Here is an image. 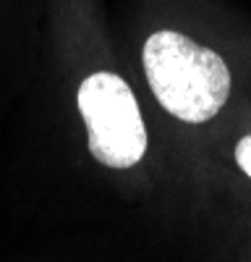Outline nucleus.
<instances>
[{
    "instance_id": "nucleus-2",
    "label": "nucleus",
    "mask_w": 251,
    "mask_h": 262,
    "mask_svg": "<svg viewBox=\"0 0 251 262\" xmlns=\"http://www.w3.org/2000/svg\"><path fill=\"white\" fill-rule=\"evenodd\" d=\"M79 111L89 131V152L105 168H134L146 152L139 102L118 74L97 71L79 86Z\"/></svg>"
},
{
    "instance_id": "nucleus-1",
    "label": "nucleus",
    "mask_w": 251,
    "mask_h": 262,
    "mask_svg": "<svg viewBox=\"0 0 251 262\" xmlns=\"http://www.w3.org/2000/svg\"><path fill=\"white\" fill-rule=\"evenodd\" d=\"M144 71L157 102L186 123L215 118L230 95V69L209 48L162 29L144 42Z\"/></svg>"
},
{
    "instance_id": "nucleus-3",
    "label": "nucleus",
    "mask_w": 251,
    "mask_h": 262,
    "mask_svg": "<svg viewBox=\"0 0 251 262\" xmlns=\"http://www.w3.org/2000/svg\"><path fill=\"white\" fill-rule=\"evenodd\" d=\"M236 163L238 168L251 179V134H246L238 144H236Z\"/></svg>"
}]
</instances>
